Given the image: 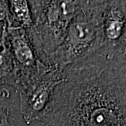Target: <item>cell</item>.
I'll list each match as a JSON object with an SVG mask.
<instances>
[{
  "label": "cell",
  "instance_id": "cell-4",
  "mask_svg": "<svg viewBox=\"0 0 126 126\" xmlns=\"http://www.w3.org/2000/svg\"><path fill=\"white\" fill-rule=\"evenodd\" d=\"M63 72L42 64L35 72L16 78L20 109L27 125L40 116L49 103L55 87L63 81Z\"/></svg>",
  "mask_w": 126,
  "mask_h": 126
},
{
  "label": "cell",
  "instance_id": "cell-9",
  "mask_svg": "<svg viewBox=\"0 0 126 126\" xmlns=\"http://www.w3.org/2000/svg\"><path fill=\"white\" fill-rule=\"evenodd\" d=\"M10 97V91L3 86H0V126L9 123L10 109L7 101Z\"/></svg>",
  "mask_w": 126,
  "mask_h": 126
},
{
  "label": "cell",
  "instance_id": "cell-3",
  "mask_svg": "<svg viewBox=\"0 0 126 126\" xmlns=\"http://www.w3.org/2000/svg\"><path fill=\"white\" fill-rule=\"evenodd\" d=\"M32 24L27 36L41 62L47 65L50 55L63 43L79 1H27Z\"/></svg>",
  "mask_w": 126,
  "mask_h": 126
},
{
  "label": "cell",
  "instance_id": "cell-12",
  "mask_svg": "<svg viewBox=\"0 0 126 126\" xmlns=\"http://www.w3.org/2000/svg\"><path fill=\"white\" fill-rule=\"evenodd\" d=\"M14 126L11 125L10 123H6V124H4V125H3V126Z\"/></svg>",
  "mask_w": 126,
  "mask_h": 126
},
{
  "label": "cell",
  "instance_id": "cell-8",
  "mask_svg": "<svg viewBox=\"0 0 126 126\" xmlns=\"http://www.w3.org/2000/svg\"><path fill=\"white\" fill-rule=\"evenodd\" d=\"M15 87L16 72L14 60L8 44L0 52V86Z\"/></svg>",
  "mask_w": 126,
  "mask_h": 126
},
{
  "label": "cell",
  "instance_id": "cell-1",
  "mask_svg": "<svg viewBox=\"0 0 126 126\" xmlns=\"http://www.w3.org/2000/svg\"><path fill=\"white\" fill-rule=\"evenodd\" d=\"M63 76L29 126H126V51L102 46Z\"/></svg>",
  "mask_w": 126,
  "mask_h": 126
},
{
  "label": "cell",
  "instance_id": "cell-2",
  "mask_svg": "<svg viewBox=\"0 0 126 126\" xmlns=\"http://www.w3.org/2000/svg\"><path fill=\"white\" fill-rule=\"evenodd\" d=\"M106 0L79 1L63 43L50 55L47 65L60 71L95 53L103 46L102 25Z\"/></svg>",
  "mask_w": 126,
  "mask_h": 126
},
{
  "label": "cell",
  "instance_id": "cell-7",
  "mask_svg": "<svg viewBox=\"0 0 126 126\" xmlns=\"http://www.w3.org/2000/svg\"><path fill=\"white\" fill-rule=\"evenodd\" d=\"M9 4V17L7 27L28 30L32 24V15L27 1L11 0Z\"/></svg>",
  "mask_w": 126,
  "mask_h": 126
},
{
  "label": "cell",
  "instance_id": "cell-5",
  "mask_svg": "<svg viewBox=\"0 0 126 126\" xmlns=\"http://www.w3.org/2000/svg\"><path fill=\"white\" fill-rule=\"evenodd\" d=\"M7 44L14 60L16 78L31 74L42 64L32 46L27 30L7 27Z\"/></svg>",
  "mask_w": 126,
  "mask_h": 126
},
{
  "label": "cell",
  "instance_id": "cell-10",
  "mask_svg": "<svg viewBox=\"0 0 126 126\" xmlns=\"http://www.w3.org/2000/svg\"><path fill=\"white\" fill-rule=\"evenodd\" d=\"M9 17V4L7 0H0V22L7 23Z\"/></svg>",
  "mask_w": 126,
  "mask_h": 126
},
{
  "label": "cell",
  "instance_id": "cell-6",
  "mask_svg": "<svg viewBox=\"0 0 126 126\" xmlns=\"http://www.w3.org/2000/svg\"><path fill=\"white\" fill-rule=\"evenodd\" d=\"M103 46L126 51V1L111 0L104 12Z\"/></svg>",
  "mask_w": 126,
  "mask_h": 126
},
{
  "label": "cell",
  "instance_id": "cell-11",
  "mask_svg": "<svg viewBox=\"0 0 126 126\" xmlns=\"http://www.w3.org/2000/svg\"><path fill=\"white\" fill-rule=\"evenodd\" d=\"M7 25L6 23L0 22V52L7 44Z\"/></svg>",
  "mask_w": 126,
  "mask_h": 126
}]
</instances>
